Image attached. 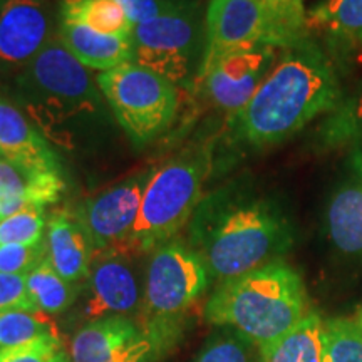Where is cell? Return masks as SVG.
I'll return each instance as SVG.
<instances>
[{"mask_svg": "<svg viewBox=\"0 0 362 362\" xmlns=\"http://www.w3.org/2000/svg\"><path fill=\"white\" fill-rule=\"evenodd\" d=\"M54 362H72V359H71V356L67 354V352L61 349L57 352V356H56V359H54Z\"/></svg>", "mask_w": 362, "mask_h": 362, "instance_id": "cell-34", "label": "cell"}, {"mask_svg": "<svg viewBox=\"0 0 362 362\" xmlns=\"http://www.w3.org/2000/svg\"><path fill=\"white\" fill-rule=\"evenodd\" d=\"M359 148H361V151H362V144H359Z\"/></svg>", "mask_w": 362, "mask_h": 362, "instance_id": "cell-37", "label": "cell"}, {"mask_svg": "<svg viewBox=\"0 0 362 362\" xmlns=\"http://www.w3.org/2000/svg\"><path fill=\"white\" fill-rule=\"evenodd\" d=\"M47 260L52 269L71 284L89 277L94 250L76 216L57 211L49 220L45 238Z\"/></svg>", "mask_w": 362, "mask_h": 362, "instance_id": "cell-17", "label": "cell"}, {"mask_svg": "<svg viewBox=\"0 0 362 362\" xmlns=\"http://www.w3.org/2000/svg\"><path fill=\"white\" fill-rule=\"evenodd\" d=\"M61 351V339H40L19 347L0 351V362H54Z\"/></svg>", "mask_w": 362, "mask_h": 362, "instance_id": "cell-30", "label": "cell"}, {"mask_svg": "<svg viewBox=\"0 0 362 362\" xmlns=\"http://www.w3.org/2000/svg\"><path fill=\"white\" fill-rule=\"evenodd\" d=\"M317 143L324 149H339L362 144V86L347 98L320 123Z\"/></svg>", "mask_w": 362, "mask_h": 362, "instance_id": "cell-23", "label": "cell"}, {"mask_svg": "<svg viewBox=\"0 0 362 362\" xmlns=\"http://www.w3.org/2000/svg\"><path fill=\"white\" fill-rule=\"evenodd\" d=\"M202 35H205V21H202L200 4H176L155 19L134 25V62L175 86L187 83Z\"/></svg>", "mask_w": 362, "mask_h": 362, "instance_id": "cell-8", "label": "cell"}, {"mask_svg": "<svg viewBox=\"0 0 362 362\" xmlns=\"http://www.w3.org/2000/svg\"><path fill=\"white\" fill-rule=\"evenodd\" d=\"M40 339H61L51 315L40 310H0V351Z\"/></svg>", "mask_w": 362, "mask_h": 362, "instance_id": "cell-25", "label": "cell"}, {"mask_svg": "<svg viewBox=\"0 0 362 362\" xmlns=\"http://www.w3.org/2000/svg\"><path fill=\"white\" fill-rule=\"evenodd\" d=\"M312 37L305 19L285 16L260 0H210L205 12V45L197 83L228 54L272 45L288 49Z\"/></svg>", "mask_w": 362, "mask_h": 362, "instance_id": "cell-5", "label": "cell"}, {"mask_svg": "<svg viewBox=\"0 0 362 362\" xmlns=\"http://www.w3.org/2000/svg\"><path fill=\"white\" fill-rule=\"evenodd\" d=\"M155 344L129 317L90 320L71 342L72 362H144Z\"/></svg>", "mask_w": 362, "mask_h": 362, "instance_id": "cell-13", "label": "cell"}, {"mask_svg": "<svg viewBox=\"0 0 362 362\" xmlns=\"http://www.w3.org/2000/svg\"><path fill=\"white\" fill-rule=\"evenodd\" d=\"M57 39L88 69L104 72L134 62L133 37L106 35L83 24L59 21Z\"/></svg>", "mask_w": 362, "mask_h": 362, "instance_id": "cell-18", "label": "cell"}, {"mask_svg": "<svg viewBox=\"0 0 362 362\" xmlns=\"http://www.w3.org/2000/svg\"><path fill=\"white\" fill-rule=\"evenodd\" d=\"M253 344L242 336L216 337L198 354L193 362H250Z\"/></svg>", "mask_w": 362, "mask_h": 362, "instance_id": "cell-29", "label": "cell"}, {"mask_svg": "<svg viewBox=\"0 0 362 362\" xmlns=\"http://www.w3.org/2000/svg\"><path fill=\"white\" fill-rule=\"evenodd\" d=\"M37 310L27 291V275L0 274V310Z\"/></svg>", "mask_w": 362, "mask_h": 362, "instance_id": "cell-31", "label": "cell"}, {"mask_svg": "<svg viewBox=\"0 0 362 362\" xmlns=\"http://www.w3.org/2000/svg\"><path fill=\"white\" fill-rule=\"evenodd\" d=\"M307 314L302 277L280 260L221 282L205 307L208 322L230 325L260 349L291 332Z\"/></svg>", "mask_w": 362, "mask_h": 362, "instance_id": "cell-3", "label": "cell"}, {"mask_svg": "<svg viewBox=\"0 0 362 362\" xmlns=\"http://www.w3.org/2000/svg\"><path fill=\"white\" fill-rule=\"evenodd\" d=\"M361 327H362V314H361Z\"/></svg>", "mask_w": 362, "mask_h": 362, "instance_id": "cell-36", "label": "cell"}, {"mask_svg": "<svg viewBox=\"0 0 362 362\" xmlns=\"http://www.w3.org/2000/svg\"><path fill=\"white\" fill-rule=\"evenodd\" d=\"M0 158L27 173H61L56 153L42 134L4 99H0Z\"/></svg>", "mask_w": 362, "mask_h": 362, "instance_id": "cell-16", "label": "cell"}, {"mask_svg": "<svg viewBox=\"0 0 362 362\" xmlns=\"http://www.w3.org/2000/svg\"><path fill=\"white\" fill-rule=\"evenodd\" d=\"M22 84L35 99L62 112H90L101 103V90L94 86L88 67L57 37L49 40L27 64Z\"/></svg>", "mask_w": 362, "mask_h": 362, "instance_id": "cell-9", "label": "cell"}, {"mask_svg": "<svg viewBox=\"0 0 362 362\" xmlns=\"http://www.w3.org/2000/svg\"><path fill=\"white\" fill-rule=\"evenodd\" d=\"M208 269L197 252L165 243L153 252L143 291L139 327L153 344H168L187 310L205 293Z\"/></svg>", "mask_w": 362, "mask_h": 362, "instance_id": "cell-6", "label": "cell"}, {"mask_svg": "<svg viewBox=\"0 0 362 362\" xmlns=\"http://www.w3.org/2000/svg\"><path fill=\"white\" fill-rule=\"evenodd\" d=\"M324 362H362V327L346 319H330L322 330Z\"/></svg>", "mask_w": 362, "mask_h": 362, "instance_id": "cell-26", "label": "cell"}, {"mask_svg": "<svg viewBox=\"0 0 362 362\" xmlns=\"http://www.w3.org/2000/svg\"><path fill=\"white\" fill-rule=\"evenodd\" d=\"M175 4H200V0H171Z\"/></svg>", "mask_w": 362, "mask_h": 362, "instance_id": "cell-35", "label": "cell"}, {"mask_svg": "<svg viewBox=\"0 0 362 362\" xmlns=\"http://www.w3.org/2000/svg\"><path fill=\"white\" fill-rule=\"evenodd\" d=\"M44 226V208L39 206H29L19 214L7 216L0 220V247L40 243Z\"/></svg>", "mask_w": 362, "mask_h": 362, "instance_id": "cell-27", "label": "cell"}, {"mask_svg": "<svg viewBox=\"0 0 362 362\" xmlns=\"http://www.w3.org/2000/svg\"><path fill=\"white\" fill-rule=\"evenodd\" d=\"M307 27L322 33L332 51H362V0H322L307 11Z\"/></svg>", "mask_w": 362, "mask_h": 362, "instance_id": "cell-20", "label": "cell"}, {"mask_svg": "<svg viewBox=\"0 0 362 362\" xmlns=\"http://www.w3.org/2000/svg\"><path fill=\"white\" fill-rule=\"evenodd\" d=\"M324 320L309 312L279 341L260 349L262 362H324Z\"/></svg>", "mask_w": 362, "mask_h": 362, "instance_id": "cell-22", "label": "cell"}, {"mask_svg": "<svg viewBox=\"0 0 362 362\" xmlns=\"http://www.w3.org/2000/svg\"><path fill=\"white\" fill-rule=\"evenodd\" d=\"M329 238L339 252L362 255V151L351 148L346 171L327 205Z\"/></svg>", "mask_w": 362, "mask_h": 362, "instance_id": "cell-15", "label": "cell"}, {"mask_svg": "<svg viewBox=\"0 0 362 362\" xmlns=\"http://www.w3.org/2000/svg\"><path fill=\"white\" fill-rule=\"evenodd\" d=\"M27 291L35 309L49 315L69 309L78 296L76 284L62 279L49 264L47 257L27 274Z\"/></svg>", "mask_w": 362, "mask_h": 362, "instance_id": "cell-24", "label": "cell"}, {"mask_svg": "<svg viewBox=\"0 0 362 362\" xmlns=\"http://www.w3.org/2000/svg\"><path fill=\"white\" fill-rule=\"evenodd\" d=\"M62 189L64 180L61 173H27L0 158V220L29 206L52 205Z\"/></svg>", "mask_w": 362, "mask_h": 362, "instance_id": "cell-19", "label": "cell"}, {"mask_svg": "<svg viewBox=\"0 0 362 362\" xmlns=\"http://www.w3.org/2000/svg\"><path fill=\"white\" fill-rule=\"evenodd\" d=\"M89 292L84 314L90 320L112 315L129 317L143 304L138 275L123 253L103 255L90 267Z\"/></svg>", "mask_w": 362, "mask_h": 362, "instance_id": "cell-14", "label": "cell"}, {"mask_svg": "<svg viewBox=\"0 0 362 362\" xmlns=\"http://www.w3.org/2000/svg\"><path fill=\"white\" fill-rule=\"evenodd\" d=\"M59 21L83 24L106 35L133 37L134 25L117 0H61Z\"/></svg>", "mask_w": 362, "mask_h": 362, "instance_id": "cell-21", "label": "cell"}, {"mask_svg": "<svg viewBox=\"0 0 362 362\" xmlns=\"http://www.w3.org/2000/svg\"><path fill=\"white\" fill-rule=\"evenodd\" d=\"M47 257L45 242L0 247V274L27 275Z\"/></svg>", "mask_w": 362, "mask_h": 362, "instance_id": "cell-28", "label": "cell"}, {"mask_svg": "<svg viewBox=\"0 0 362 362\" xmlns=\"http://www.w3.org/2000/svg\"><path fill=\"white\" fill-rule=\"evenodd\" d=\"M277 51L279 49L272 45H262L228 54L208 71L198 86L210 103L232 119L255 96L277 62Z\"/></svg>", "mask_w": 362, "mask_h": 362, "instance_id": "cell-11", "label": "cell"}, {"mask_svg": "<svg viewBox=\"0 0 362 362\" xmlns=\"http://www.w3.org/2000/svg\"><path fill=\"white\" fill-rule=\"evenodd\" d=\"M342 98L332 57L309 37L284 49L252 101L232 117V126L248 146H277L332 112Z\"/></svg>", "mask_w": 362, "mask_h": 362, "instance_id": "cell-2", "label": "cell"}, {"mask_svg": "<svg viewBox=\"0 0 362 362\" xmlns=\"http://www.w3.org/2000/svg\"><path fill=\"white\" fill-rule=\"evenodd\" d=\"M151 173H139L123 183L88 198L78 211V221L98 255L128 253L144 187Z\"/></svg>", "mask_w": 362, "mask_h": 362, "instance_id": "cell-10", "label": "cell"}, {"mask_svg": "<svg viewBox=\"0 0 362 362\" xmlns=\"http://www.w3.org/2000/svg\"><path fill=\"white\" fill-rule=\"evenodd\" d=\"M117 2L133 25L144 24L176 6L171 0H117Z\"/></svg>", "mask_w": 362, "mask_h": 362, "instance_id": "cell-32", "label": "cell"}, {"mask_svg": "<svg viewBox=\"0 0 362 362\" xmlns=\"http://www.w3.org/2000/svg\"><path fill=\"white\" fill-rule=\"evenodd\" d=\"M96 84L134 143L151 141L173 123L178 89L151 69L126 62L98 74Z\"/></svg>", "mask_w": 362, "mask_h": 362, "instance_id": "cell-7", "label": "cell"}, {"mask_svg": "<svg viewBox=\"0 0 362 362\" xmlns=\"http://www.w3.org/2000/svg\"><path fill=\"white\" fill-rule=\"evenodd\" d=\"M265 6L285 16L297 17V19H305L307 11L304 7V0H260Z\"/></svg>", "mask_w": 362, "mask_h": 362, "instance_id": "cell-33", "label": "cell"}, {"mask_svg": "<svg viewBox=\"0 0 362 362\" xmlns=\"http://www.w3.org/2000/svg\"><path fill=\"white\" fill-rule=\"evenodd\" d=\"M210 161L206 148H189L149 175L128 253L156 250L192 220L203 200Z\"/></svg>", "mask_w": 362, "mask_h": 362, "instance_id": "cell-4", "label": "cell"}, {"mask_svg": "<svg viewBox=\"0 0 362 362\" xmlns=\"http://www.w3.org/2000/svg\"><path fill=\"white\" fill-rule=\"evenodd\" d=\"M189 235L208 272L221 282L279 260L293 242L279 203L245 183L226 185L203 198Z\"/></svg>", "mask_w": 362, "mask_h": 362, "instance_id": "cell-1", "label": "cell"}, {"mask_svg": "<svg viewBox=\"0 0 362 362\" xmlns=\"http://www.w3.org/2000/svg\"><path fill=\"white\" fill-rule=\"evenodd\" d=\"M49 0H0V71L29 64L51 40Z\"/></svg>", "mask_w": 362, "mask_h": 362, "instance_id": "cell-12", "label": "cell"}]
</instances>
